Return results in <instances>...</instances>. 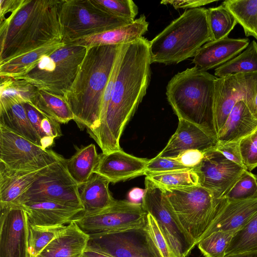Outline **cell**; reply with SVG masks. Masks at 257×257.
Returning a JSON list of instances; mask_svg holds the SVG:
<instances>
[{"label": "cell", "mask_w": 257, "mask_h": 257, "mask_svg": "<svg viewBox=\"0 0 257 257\" xmlns=\"http://www.w3.org/2000/svg\"><path fill=\"white\" fill-rule=\"evenodd\" d=\"M29 120L41 139L44 149L52 146L54 139L62 135L60 123L46 115L29 103H24Z\"/></svg>", "instance_id": "obj_31"}, {"label": "cell", "mask_w": 257, "mask_h": 257, "mask_svg": "<svg viewBox=\"0 0 257 257\" xmlns=\"http://www.w3.org/2000/svg\"><path fill=\"white\" fill-rule=\"evenodd\" d=\"M65 226H43L29 223L28 252L30 257L38 255Z\"/></svg>", "instance_id": "obj_38"}, {"label": "cell", "mask_w": 257, "mask_h": 257, "mask_svg": "<svg viewBox=\"0 0 257 257\" xmlns=\"http://www.w3.org/2000/svg\"><path fill=\"white\" fill-rule=\"evenodd\" d=\"M45 169L32 172L17 171L0 162V205L13 203L38 178Z\"/></svg>", "instance_id": "obj_25"}, {"label": "cell", "mask_w": 257, "mask_h": 257, "mask_svg": "<svg viewBox=\"0 0 257 257\" xmlns=\"http://www.w3.org/2000/svg\"><path fill=\"white\" fill-rule=\"evenodd\" d=\"M63 42H53L0 64V77L18 78L32 70L45 55L63 46Z\"/></svg>", "instance_id": "obj_28"}, {"label": "cell", "mask_w": 257, "mask_h": 257, "mask_svg": "<svg viewBox=\"0 0 257 257\" xmlns=\"http://www.w3.org/2000/svg\"><path fill=\"white\" fill-rule=\"evenodd\" d=\"M144 194L145 189L134 188L128 193L129 201L133 203H142Z\"/></svg>", "instance_id": "obj_49"}, {"label": "cell", "mask_w": 257, "mask_h": 257, "mask_svg": "<svg viewBox=\"0 0 257 257\" xmlns=\"http://www.w3.org/2000/svg\"><path fill=\"white\" fill-rule=\"evenodd\" d=\"M230 200L257 199V177L245 170L240 178L225 196Z\"/></svg>", "instance_id": "obj_40"}, {"label": "cell", "mask_w": 257, "mask_h": 257, "mask_svg": "<svg viewBox=\"0 0 257 257\" xmlns=\"http://www.w3.org/2000/svg\"><path fill=\"white\" fill-rule=\"evenodd\" d=\"M99 159L94 144L78 149L69 159H64L67 171L80 187L91 177Z\"/></svg>", "instance_id": "obj_29"}, {"label": "cell", "mask_w": 257, "mask_h": 257, "mask_svg": "<svg viewBox=\"0 0 257 257\" xmlns=\"http://www.w3.org/2000/svg\"><path fill=\"white\" fill-rule=\"evenodd\" d=\"M257 251V213L232 237L225 255Z\"/></svg>", "instance_id": "obj_36"}, {"label": "cell", "mask_w": 257, "mask_h": 257, "mask_svg": "<svg viewBox=\"0 0 257 257\" xmlns=\"http://www.w3.org/2000/svg\"><path fill=\"white\" fill-rule=\"evenodd\" d=\"M23 0H1L0 1V18L8 14L9 15L0 20L10 16L21 5Z\"/></svg>", "instance_id": "obj_48"}, {"label": "cell", "mask_w": 257, "mask_h": 257, "mask_svg": "<svg viewBox=\"0 0 257 257\" xmlns=\"http://www.w3.org/2000/svg\"><path fill=\"white\" fill-rule=\"evenodd\" d=\"M204 153V152L198 150H188L181 152L173 158L184 166L194 169L202 160Z\"/></svg>", "instance_id": "obj_46"}, {"label": "cell", "mask_w": 257, "mask_h": 257, "mask_svg": "<svg viewBox=\"0 0 257 257\" xmlns=\"http://www.w3.org/2000/svg\"><path fill=\"white\" fill-rule=\"evenodd\" d=\"M29 103L59 123H67L74 119L72 111L64 99L44 91L38 90Z\"/></svg>", "instance_id": "obj_30"}, {"label": "cell", "mask_w": 257, "mask_h": 257, "mask_svg": "<svg viewBox=\"0 0 257 257\" xmlns=\"http://www.w3.org/2000/svg\"><path fill=\"white\" fill-rule=\"evenodd\" d=\"M257 92V73H239L216 79L213 129L216 136L235 104L243 101L251 112Z\"/></svg>", "instance_id": "obj_12"}, {"label": "cell", "mask_w": 257, "mask_h": 257, "mask_svg": "<svg viewBox=\"0 0 257 257\" xmlns=\"http://www.w3.org/2000/svg\"><path fill=\"white\" fill-rule=\"evenodd\" d=\"M147 219L150 231L162 257H175L168 245L155 219L148 213Z\"/></svg>", "instance_id": "obj_44"}, {"label": "cell", "mask_w": 257, "mask_h": 257, "mask_svg": "<svg viewBox=\"0 0 257 257\" xmlns=\"http://www.w3.org/2000/svg\"><path fill=\"white\" fill-rule=\"evenodd\" d=\"M244 30L257 40V0H227L222 4Z\"/></svg>", "instance_id": "obj_33"}, {"label": "cell", "mask_w": 257, "mask_h": 257, "mask_svg": "<svg viewBox=\"0 0 257 257\" xmlns=\"http://www.w3.org/2000/svg\"><path fill=\"white\" fill-rule=\"evenodd\" d=\"M239 149L243 165L250 172L257 167V129L240 142Z\"/></svg>", "instance_id": "obj_43"}, {"label": "cell", "mask_w": 257, "mask_h": 257, "mask_svg": "<svg viewBox=\"0 0 257 257\" xmlns=\"http://www.w3.org/2000/svg\"><path fill=\"white\" fill-rule=\"evenodd\" d=\"M164 189H180L199 185L198 177L193 169L146 176Z\"/></svg>", "instance_id": "obj_37"}, {"label": "cell", "mask_w": 257, "mask_h": 257, "mask_svg": "<svg viewBox=\"0 0 257 257\" xmlns=\"http://www.w3.org/2000/svg\"><path fill=\"white\" fill-rule=\"evenodd\" d=\"M257 73V43L253 40L245 50L215 69L218 78L239 73Z\"/></svg>", "instance_id": "obj_34"}, {"label": "cell", "mask_w": 257, "mask_h": 257, "mask_svg": "<svg viewBox=\"0 0 257 257\" xmlns=\"http://www.w3.org/2000/svg\"><path fill=\"white\" fill-rule=\"evenodd\" d=\"M257 129V119L243 101L237 102L216 135L217 144L240 143Z\"/></svg>", "instance_id": "obj_24"}, {"label": "cell", "mask_w": 257, "mask_h": 257, "mask_svg": "<svg viewBox=\"0 0 257 257\" xmlns=\"http://www.w3.org/2000/svg\"><path fill=\"white\" fill-rule=\"evenodd\" d=\"M89 235L72 220L38 255L41 257H82Z\"/></svg>", "instance_id": "obj_23"}, {"label": "cell", "mask_w": 257, "mask_h": 257, "mask_svg": "<svg viewBox=\"0 0 257 257\" xmlns=\"http://www.w3.org/2000/svg\"><path fill=\"white\" fill-rule=\"evenodd\" d=\"M133 21L107 13L93 0H62L60 23L62 41L65 43Z\"/></svg>", "instance_id": "obj_8"}, {"label": "cell", "mask_w": 257, "mask_h": 257, "mask_svg": "<svg viewBox=\"0 0 257 257\" xmlns=\"http://www.w3.org/2000/svg\"><path fill=\"white\" fill-rule=\"evenodd\" d=\"M249 43L247 38L233 39L228 37L211 41L199 49L192 63L205 71L217 68L238 55L246 49Z\"/></svg>", "instance_id": "obj_20"}, {"label": "cell", "mask_w": 257, "mask_h": 257, "mask_svg": "<svg viewBox=\"0 0 257 257\" xmlns=\"http://www.w3.org/2000/svg\"><path fill=\"white\" fill-rule=\"evenodd\" d=\"M38 90L25 80L1 77L0 105L30 103Z\"/></svg>", "instance_id": "obj_32"}, {"label": "cell", "mask_w": 257, "mask_h": 257, "mask_svg": "<svg viewBox=\"0 0 257 257\" xmlns=\"http://www.w3.org/2000/svg\"><path fill=\"white\" fill-rule=\"evenodd\" d=\"M256 177H257V175H256Z\"/></svg>", "instance_id": "obj_54"}, {"label": "cell", "mask_w": 257, "mask_h": 257, "mask_svg": "<svg viewBox=\"0 0 257 257\" xmlns=\"http://www.w3.org/2000/svg\"><path fill=\"white\" fill-rule=\"evenodd\" d=\"M142 203L116 200L111 206L87 215L80 214L73 220L88 235L138 226L148 222Z\"/></svg>", "instance_id": "obj_14"}, {"label": "cell", "mask_w": 257, "mask_h": 257, "mask_svg": "<svg viewBox=\"0 0 257 257\" xmlns=\"http://www.w3.org/2000/svg\"><path fill=\"white\" fill-rule=\"evenodd\" d=\"M82 257H110L104 254L91 250L85 249L84 251Z\"/></svg>", "instance_id": "obj_50"}, {"label": "cell", "mask_w": 257, "mask_h": 257, "mask_svg": "<svg viewBox=\"0 0 257 257\" xmlns=\"http://www.w3.org/2000/svg\"><path fill=\"white\" fill-rule=\"evenodd\" d=\"M29 223L43 226H62L69 223L83 208L50 200L21 204Z\"/></svg>", "instance_id": "obj_19"}, {"label": "cell", "mask_w": 257, "mask_h": 257, "mask_svg": "<svg viewBox=\"0 0 257 257\" xmlns=\"http://www.w3.org/2000/svg\"><path fill=\"white\" fill-rule=\"evenodd\" d=\"M89 235L86 249L110 257H162L148 222L132 228Z\"/></svg>", "instance_id": "obj_9"}, {"label": "cell", "mask_w": 257, "mask_h": 257, "mask_svg": "<svg viewBox=\"0 0 257 257\" xmlns=\"http://www.w3.org/2000/svg\"><path fill=\"white\" fill-rule=\"evenodd\" d=\"M213 147L204 152L202 160L193 170L199 185L220 199L225 197L246 169L227 159Z\"/></svg>", "instance_id": "obj_15"}, {"label": "cell", "mask_w": 257, "mask_h": 257, "mask_svg": "<svg viewBox=\"0 0 257 257\" xmlns=\"http://www.w3.org/2000/svg\"><path fill=\"white\" fill-rule=\"evenodd\" d=\"M251 113L257 119V92L256 93Z\"/></svg>", "instance_id": "obj_52"}, {"label": "cell", "mask_w": 257, "mask_h": 257, "mask_svg": "<svg viewBox=\"0 0 257 257\" xmlns=\"http://www.w3.org/2000/svg\"><path fill=\"white\" fill-rule=\"evenodd\" d=\"M103 11L117 17L134 21L138 15V6L132 0H93Z\"/></svg>", "instance_id": "obj_41"}, {"label": "cell", "mask_w": 257, "mask_h": 257, "mask_svg": "<svg viewBox=\"0 0 257 257\" xmlns=\"http://www.w3.org/2000/svg\"><path fill=\"white\" fill-rule=\"evenodd\" d=\"M207 16L212 41L228 37L237 24L233 16L222 4L207 9Z\"/></svg>", "instance_id": "obj_35"}, {"label": "cell", "mask_w": 257, "mask_h": 257, "mask_svg": "<svg viewBox=\"0 0 257 257\" xmlns=\"http://www.w3.org/2000/svg\"><path fill=\"white\" fill-rule=\"evenodd\" d=\"M193 169L184 166L173 158H165L157 156L155 158L149 160L144 175L148 176Z\"/></svg>", "instance_id": "obj_42"}, {"label": "cell", "mask_w": 257, "mask_h": 257, "mask_svg": "<svg viewBox=\"0 0 257 257\" xmlns=\"http://www.w3.org/2000/svg\"><path fill=\"white\" fill-rule=\"evenodd\" d=\"M149 23L144 15L122 26L68 42L87 48L100 45H116L136 41L148 31Z\"/></svg>", "instance_id": "obj_21"}, {"label": "cell", "mask_w": 257, "mask_h": 257, "mask_svg": "<svg viewBox=\"0 0 257 257\" xmlns=\"http://www.w3.org/2000/svg\"><path fill=\"white\" fill-rule=\"evenodd\" d=\"M87 49L83 46L66 44L44 55L32 70L15 78L25 80L38 90L64 99L76 77Z\"/></svg>", "instance_id": "obj_7"}, {"label": "cell", "mask_w": 257, "mask_h": 257, "mask_svg": "<svg viewBox=\"0 0 257 257\" xmlns=\"http://www.w3.org/2000/svg\"><path fill=\"white\" fill-rule=\"evenodd\" d=\"M216 2L215 0H169L162 1L161 4L170 5L175 9H183L186 10L200 8V7Z\"/></svg>", "instance_id": "obj_47"}, {"label": "cell", "mask_w": 257, "mask_h": 257, "mask_svg": "<svg viewBox=\"0 0 257 257\" xmlns=\"http://www.w3.org/2000/svg\"><path fill=\"white\" fill-rule=\"evenodd\" d=\"M170 207L195 245L206 234L225 204V197L216 199L200 185L164 189Z\"/></svg>", "instance_id": "obj_6"}, {"label": "cell", "mask_w": 257, "mask_h": 257, "mask_svg": "<svg viewBox=\"0 0 257 257\" xmlns=\"http://www.w3.org/2000/svg\"><path fill=\"white\" fill-rule=\"evenodd\" d=\"M256 213L257 199L230 200L226 198L225 204L206 237L214 232L237 231Z\"/></svg>", "instance_id": "obj_22"}, {"label": "cell", "mask_w": 257, "mask_h": 257, "mask_svg": "<svg viewBox=\"0 0 257 257\" xmlns=\"http://www.w3.org/2000/svg\"><path fill=\"white\" fill-rule=\"evenodd\" d=\"M207 11L204 8L186 10L150 41L152 63L177 64L194 57L212 41Z\"/></svg>", "instance_id": "obj_5"}, {"label": "cell", "mask_w": 257, "mask_h": 257, "mask_svg": "<svg viewBox=\"0 0 257 257\" xmlns=\"http://www.w3.org/2000/svg\"><path fill=\"white\" fill-rule=\"evenodd\" d=\"M62 0H23L0 20V64L45 45L62 42Z\"/></svg>", "instance_id": "obj_2"}, {"label": "cell", "mask_w": 257, "mask_h": 257, "mask_svg": "<svg viewBox=\"0 0 257 257\" xmlns=\"http://www.w3.org/2000/svg\"><path fill=\"white\" fill-rule=\"evenodd\" d=\"M149 160L138 158L121 150L99 155L94 173L116 183L145 174Z\"/></svg>", "instance_id": "obj_18"}, {"label": "cell", "mask_w": 257, "mask_h": 257, "mask_svg": "<svg viewBox=\"0 0 257 257\" xmlns=\"http://www.w3.org/2000/svg\"><path fill=\"white\" fill-rule=\"evenodd\" d=\"M239 143L216 144L213 148L227 159L245 168L240 152Z\"/></svg>", "instance_id": "obj_45"}, {"label": "cell", "mask_w": 257, "mask_h": 257, "mask_svg": "<svg viewBox=\"0 0 257 257\" xmlns=\"http://www.w3.org/2000/svg\"><path fill=\"white\" fill-rule=\"evenodd\" d=\"M225 257H257V251L230 254L225 255Z\"/></svg>", "instance_id": "obj_51"}, {"label": "cell", "mask_w": 257, "mask_h": 257, "mask_svg": "<svg viewBox=\"0 0 257 257\" xmlns=\"http://www.w3.org/2000/svg\"><path fill=\"white\" fill-rule=\"evenodd\" d=\"M0 126L42 148L41 139L29 120L23 103L0 105Z\"/></svg>", "instance_id": "obj_27"}, {"label": "cell", "mask_w": 257, "mask_h": 257, "mask_svg": "<svg viewBox=\"0 0 257 257\" xmlns=\"http://www.w3.org/2000/svg\"><path fill=\"white\" fill-rule=\"evenodd\" d=\"M217 78L194 66L175 75L169 81L166 92L178 119L187 120L214 135L213 112Z\"/></svg>", "instance_id": "obj_4"}, {"label": "cell", "mask_w": 257, "mask_h": 257, "mask_svg": "<svg viewBox=\"0 0 257 257\" xmlns=\"http://www.w3.org/2000/svg\"><path fill=\"white\" fill-rule=\"evenodd\" d=\"M0 257H30L29 222L20 204L0 205Z\"/></svg>", "instance_id": "obj_16"}, {"label": "cell", "mask_w": 257, "mask_h": 257, "mask_svg": "<svg viewBox=\"0 0 257 257\" xmlns=\"http://www.w3.org/2000/svg\"><path fill=\"white\" fill-rule=\"evenodd\" d=\"M149 42L142 37L120 46L116 79L106 112L95 128L87 130L102 154L121 150L119 140L123 130L147 93L151 75Z\"/></svg>", "instance_id": "obj_1"}, {"label": "cell", "mask_w": 257, "mask_h": 257, "mask_svg": "<svg viewBox=\"0 0 257 257\" xmlns=\"http://www.w3.org/2000/svg\"><path fill=\"white\" fill-rule=\"evenodd\" d=\"M110 183L106 178L97 173L92 174L81 186L79 197L83 210L80 214L87 215L99 212L116 202L109 189Z\"/></svg>", "instance_id": "obj_26"}, {"label": "cell", "mask_w": 257, "mask_h": 257, "mask_svg": "<svg viewBox=\"0 0 257 257\" xmlns=\"http://www.w3.org/2000/svg\"><path fill=\"white\" fill-rule=\"evenodd\" d=\"M36 257H41V256H39V255H37Z\"/></svg>", "instance_id": "obj_53"}, {"label": "cell", "mask_w": 257, "mask_h": 257, "mask_svg": "<svg viewBox=\"0 0 257 257\" xmlns=\"http://www.w3.org/2000/svg\"><path fill=\"white\" fill-rule=\"evenodd\" d=\"M64 159L63 158L46 167L38 178L13 203L50 200L83 208L79 197L80 186L67 171Z\"/></svg>", "instance_id": "obj_11"}, {"label": "cell", "mask_w": 257, "mask_h": 257, "mask_svg": "<svg viewBox=\"0 0 257 257\" xmlns=\"http://www.w3.org/2000/svg\"><path fill=\"white\" fill-rule=\"evenodd\" d=\"M63 158L29 140L0 126V162L17 171H36Z\"/></svg>", "instance_id": "obj_13"}, {"label": "cell", "mask_w": 257, "mask_h": 257, "mask_svg": "<svg viewBox=\"0 0 257 257\" xmlns=\"http://www.w3.org/2000/svg\"><path fill=\"white\" fill-rule=\"evenodd\" d=\"M237 231L214 232L197 245L205 257H225L231 240Z\"/></svg>", "instance_id": "obj_39"}, {"label": "cell", "mask_w": 257, "mask_h": 257, "mask_svg": "<svg viewBox=\"0 0 257 257\" xmlns=\"http://www.w3.org/2000/svg\"><path fill=\"white\" fill-rule=\"evenodd\" d=\"M216 144L215 135L187 120L179 119L175 133L157 156L175 158L181 152L188 150L205 152L214 147Z\"/></svg>", "instance_id": "obj_17"}, {"label": "cell", "mask_w": 257, "mask_h": 257, "mask_svg": "<svg viewBox=\"0 0 257 257\" xmlns=\"http://www.w3.org/2000/svg\"><path fill=\"white\" fill-rule=\"evenodd\" d=\"M145 186L144 209L156 221L175 257H187L195 245L171 209L164 190L147 177Z\"/></svg>", "instance_id": "obj_10"}, {"label": "cell", "mask_w": 257, "mask_h": 257, "mask_svg": "<svg viewBox=\"0 0 257 257\" xmlns=\"http://www.w3.org/2000/svg\"><path fill=\"white\" fill-rule=\"evenodd\" d=\"M120 45L88 48L76 77L64 96L74 120L81 130L93 129L99 123L103 94Z\"/></svg>", "instance_id": "obj_3"}]
</instances>
